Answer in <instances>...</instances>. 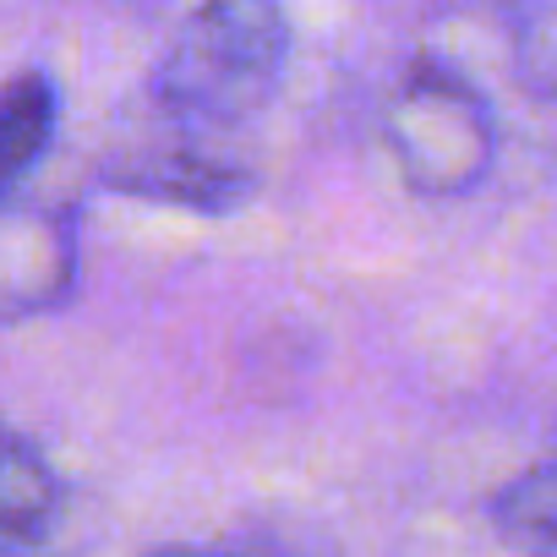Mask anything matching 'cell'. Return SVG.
<instances>
[{
  "instance_id": "cell-1",
  "label": "cell",
  "mask_w": 557,
  "mask_h": 557,
  "mask_svg": "<svg viewBox=\"0 0 557 557\" xmlns=\"http://www.w3.org/2000/svg\"><path fill=\"white\" fill-rule=\"evenodd\" d=\"M285 66V0H197L159 50L148 94L181 126H235L278 94Z\"/></svg>"
},
{
  "instance_id": "cell-2",
  "label": "cell",
  "mask_w": 557,
  "mask_h": 557,
  "mask_svg": "<svg viewBox=\"0 0 557 557\" xmlns=\"http://www.w3.org/2000/svg\"><path fill=\"white\" fill-rule=\"evenodd\" d=\"M388 153L399 175L421 197H459L470 191L497 153V132L486 99L448 66H410L394 104H388Z\"/></svg>"
},
{
  "instance_id": "cell-3",
  "label": "cell",
  "mask_w": 557,
  "mask_h": 557,
  "mask_svg": "<svg viewBox=\"0 0 557 557\" xmlns=\"http://www.w3.org/2000/svg\"><path fill=\"white\" fill-rule=\"evenodd\" d=\"M72 285H77L72 219L0 197V323L61 307Z\"/></svg>"
},
{
  "instance_id": "cell-4",
  "label": "cell",
  "mask_w": 557,
  "mask_h": 557,
  "mask_svg": "<svg viewBox=\"0 0 557 557\" xmlns=\"http://www.w3.org/2000/svg\"><path fill=\"white\" fill-rule=\"evenodd\" d=\"M61 519V481L34 443L0 426V552L39 546Z\"/></svg>"
},
{
  "instance_id": "cell-5",
  "label": "cell",
  "mask_w": 557,
  "mask_h": 557,
  "mask_svg": "<svg viewBox=\"0 0 557 557\" xmlns=\"http://www.w3.org/2000/svg\"><path fill=\"white\" fill-rule=\"evenodd\" d=\"M115 186L126 191H143V197H164V202H186V208H208V213H224L235 208L251 181L224 164V159H208V153H153V159H132Z\"/></svg>"
},
{
  "instance_id": "cell-6",
  "label": "cell",
  "mask_w": 557,
  "mask_h": 557,
  "mask_svg": "<svg viewBox=\"0 0 557 557\" xmlns=\"http://www.w3.org/2000/svg\"><path fill=\"white\" fill-rule=\"evenodd\" d=\"M55 83L45 72H17L0 88V197H12L23 175L45 159L55 137Z\"/></svg>"
},
{
  "instance_id": "cell-7",
  "label": "cell",
  "mask_w": 557,
  "mask_h": 557,
  "mask_svg": "<svg viewBox=\"0 0 557 557\" xmlns=\"http://www.w3.org/2000/svg\"><path fill=\"white\" fill-rule=\"evenodd\" d=\"M492 524L519 541V546H541L557 552V459L535 465L524 475H513L497 497H492Z\"/></svg>"
}]
</instances>
